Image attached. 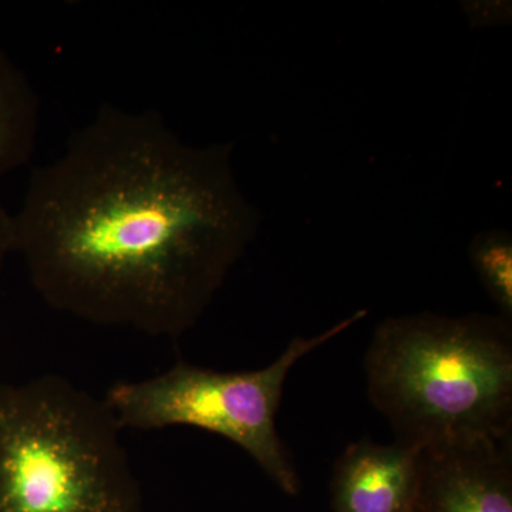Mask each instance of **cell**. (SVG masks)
I'll list each match as a JSON object with an SVG mask.
<instances>
[{
  "mask_svg": "<svg viewBox=\"0 0 512 512\" xmlns=\"http://www.w3.org/2000/svg\"><path fill=\"white\" fill-rule=\"evenodd\" d=\"M232 144L185 143L154 111L106 104L36 168L15 254L56 311L180 339L197 326L259 227Z\"/></svg>",
  "mask_w": 512,
  "mask_h": 512,
  "instance_id": "6da1fadb",
  "label": "cell"
},
{
  "mask_svg": "<svg viewBox=\"0 0 512 512\" xmlns=\"http://www.w3.org/2000/svg\"><path fill=\"white\" fill-rule=\"evenodd\" d=\"M370 402L400 443L420 448L512 434V332L501 316L384 320L365 359Z\"/></svg>",
  "mask_w": 512,
  "mask_h": 512,
  "instance_id": "7a4b0ae2",
  "label": "cell"
},
{
  "mask_svg": "<svg viewBox=\"0 0 512 512\" xmlns=\"http://www.w3.org/2000/svg\"><path fill=\"white\" fill-rule=\"evenodd\" d=\"M104 397L50 373L0 383V512H144Z\"/></svg>",
  "mask_w": 512,
  "mask_h": 512,
  "instance_id": "3957f363",
  "label": "cell"
},
{
  "mask_svg": "<svg viewBox=\"0 0 512 512\" xmlns=\"http://www.w3.org/2000/svg\"><path fill=\"white\" fill-rule=\"evenodd\" d=\"M362 313L313 338H296L271 365L221 372L178 360L156 376L113 384L104 400L123 430L194 427L237 444L279 490L295 497L301 478L278 433L276 414L293 366L345 332Z\"/></svg>",
  "mask_w": 512,
  "mask_h": 512,
  "instance_id": "277c9868",
  "label": "cell"
},
{
  "mask_svg": "<svg viewBox=\"0 0 512 512\" xmlns=\"http://www.w3.org/2000/svg\"><path fill=\"white\" fill-rule=\"evenodd\" d=\"M511 439L421 450L414 512H512Z\"/></svg>",
  "mask_w": 512,
  "mask_h": 512,
  "instance_id": "5b68a950",
  "label": "cell"
},
{
  "mask_svg": "<svg viewBox=\"0 0 512 512\" xmlns=\"http://www.w3.org/2000/svg\"><path fill=\"white\" fill-rule=\"evenodd\" d=\"M421 450L409 444L352 443L333 468V512H414Z\"/></svg>",
  "mask_w": 512,
  "mask_h": 512,
  "instance_id": "8992f818",
  "label": "cell"
},
{
  "mask_svg": "<svg viewBox=\"0 0 512 512\" xmlns=\"http://www.w3.org/2000/svg\"><path fill=\"white\" fill-rule=\"evenodd\" d=\"M39 97L0 47V177L28 164L39 134Z\"/></svg>",
  "mask_w": 512,
  "mask_h": 512,
  "instance_id": "52a82bcc",
  "label": "cell"
},
{
  "mask_svg": "<svg viewBox=\"0 0 512 512\" xmlns=\"http://www.w3.org/2000/svg\"><path fill=\"white\" fill-rule=\"evenodd\" d=\"M470 259L478 278L501 318L512 319V239L503 229L481 232L470 245Z\"/></svg>",
  "mask_w": 512,
  "mask_h": 512,
  "instance_id": "ba28073f",
  "label": "cell"
},
{
  "mask_svg": "<svg viewBox=\"0 0 512 512\" xmlns=\"http://www.w3.org/2000/svg\"><path fill=\"white\" fill-rule=\"evenodd\" d=\"M10 254H15V227L13 215L0 205V274Z\"/></svg>",
  "mask_w": 512,
  "mask_h": 512,
  "instance_id": "9c48e42d",
  "label": "cell"
}]
</instances>
